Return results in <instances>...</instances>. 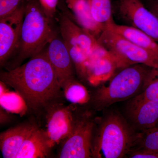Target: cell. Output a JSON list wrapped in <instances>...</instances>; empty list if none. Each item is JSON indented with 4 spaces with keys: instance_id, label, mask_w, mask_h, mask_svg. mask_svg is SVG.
<instances>
[{
    "instance_id": "cell-1",
    "label": "cell",
    "mask_w": 158,
    "mask_h": 158,
    "mask_svg": "<svg viewBox=\"0 0 158 158\" xmlns=\"http://www.w3.org/2000/svg\"><path fill=\"white\" fill-rule=\"evenodd\" d=\"M1 81L19 94L29 110L35 113L61 102L63 95L55 69L46 50L31 57L23 65L1 72Z\"/></svg>"
},
{
    "instance_id": "cell-2",
    "label": "cell",
    "mask_w": 158,
    "mask_h": 158,
    "mask_svg": "<svg viewBox=\"0 0 158 158\" xmlns=\"http://www.w3.org/2000/svg\"><path fill=\"white\" fill-rule=\"evenodd\" d=\"M54 34L52 19L44 11L39 0H27L19 42L14 54L16 57L10 69L44 49Z\"/></svg>"
},
{
    "instance_id": "cell-3",
    "label": "cell",
    "mask_w": 158,
    "mask_h": 158,
    "mask_svg": "<svg viewBox=\"0 0 158 158\" xmlns=\"http://www.w3.org/2000/svg\"><path fill=\"white\" fill-rule=\"evenodd\" d=\"M138 136L120 115L108 114L102 118L94 135L92 157H123L131 150Z\"/></svg>"
},
{
    "instance_id": "cell-4",
    "label": "cell",
    "mask_w": 158,
    "mask_h": 158,
    "mask_svg": "<svg viewBox=\"0 0 158 158\" xmlns=\"http://www.w3.org/2000/svg\"><path fill=\"white\" fill-rule=\"evenodd\" d=\"M151 68L138 64L122 69L95 91L92 98L94 107L101 110L138 95Z\"/></svg>"
},
{
    "instance_id": "cell-5",
    "label": "cell",
    "mask_w": 158,
    "mask_h": 158,
    "mask_svg": "<svg viewBox=\"0 0 158 158\" xmlns=\"http://www.w3.org/2000/svg\"><path fill=\"white\" fill-rule=\"evenodd\" d=\"M97 40L116 59L118 69L138 64L158 68L157 58L110 29H104Z\"/></svg>"
},
{
    "instance_id": "cell-6",
    "label": "cell",
    "mask_w": 158,
    "mask_h": 158,
    "mask_svg": "<svg viewBox=\"0 0 158 158\" xmlns=\"http://www.w3.org/2000/svg\"><path fill=\"white\" fill-rule=\"evenodd\" d=\"M95 124L88 117L77 118L72 132L62 141L58 157H92V143Z\"/></svg>"
},
{
    "instance_id": "cell-7",
    "label": "cell",
    "mask_w": 158,
    "mask_h": 158,
    "mask_svg": "<svg viewBox=\"0 0 158 158\" xmlns=\"http://www.w3.org/2000/svg\"><path fill=\"white\" fill-rule=\"evenodd\" d=\"M118 15L158 43V18L140 0H118Z\"/></svg>"
},
{
    "instance_id": "cell-8",
    "label": "cell",
    "mask_w": 158,
    "mask_h": 158,
    "mask_svg": "<svg viewBox=\"0 0 158 158\" xmlns=\"http://www.w3.org/2000/svg\"><path fill=\"white\" fill-rule=\"evenodd\" d=\"M26 3L12 14L0 19V63L1 66L14 56L20 37Z\"/></svg>"
},
{
    "instance_id": "cell-9",
    "label": "cell",
    "mask_w": 158,
    "mask_h": 158,
    "mask_svg": "<svg viewBox=\"0 0 158 158\" xmlns=\"http://www.w3.org/2000/svg\"><path fill=\"white\" fill-rule=\"evenodd\" d=\"M46 131L53 147L62 142L72 132L77 118L71 108L58 102L51 105L45 111Z\"/></svg>"
},
{
    "instance_id": "cell-10",
    "label": "cell",
    "mask_w": 158,
    "mask_h": 158,
    "mask_svg": "<svg viewBox=\"0 0 158 158\" xmlns=\"http://www.w3.org/2000/svg\"><path fill=\"white\" fill-rule=\"evenodd\" d=\"M118 69L116 59L99 44L88 55L86 81L97 86L110 80Z\"/></svg>"
},
{
    "instance_id": "cell-11",
    "label": "cell",
    "mask_w": 158,
    "mask_h": 158,
    "mask_svg": "<svg viewBox=\"0 0 158 158\" xmlns=\"http://www.w3.org/2000/svg\"><path fill=\"white\" fill-rule=\"evenodd\" d=\"M46 52L62 88L66 82L74 78V66L66 44L55 33Z\"/></svg>"
},
{
    "instance_id": "cell-12",
    "label": "cell",
    "mask_w": 158,
    "mask_h": 158,
    "mask_svg": "<svg viewBox=\"0 0 158 158\" xmlns=\"http://www.w3.org/2000/svg\"><path fill=\"white\" fill-rule=\"evenodd\" d=\"M59 28L61 37L65 43L78 47L88 55L99 45L89 31L77 25L66 15L60 17Z\"/></svg>"
},
{
    "instance_id": "cell-13",
    "label": "cell",
    "mask_w": 158,
    "mask_h": 158,
    "mask_svg": "<svg viewBox=\"0 0 158 158\" xmlns=\"http://www.w3.org/2000/svg\"><path fill=\"white\" fill-rule=\"evenodd\" d=\"M128 115L133 124L146 131L154 128L158 124V101L135 97L130 103Z\"/></svg>"
},
{
    "instance_id": "cell-14",
    "label": "cell",
    "mask_w": 158,
    "mask_h": 158,
    "mask_svg": "<svg viewBox=\"0 0 158 158\" xmlns=\"http://www.w3.org/2000/svg\"><path fill=\"white\" fill-rule=\"evenodd\" d=\"M26 123L7 130L0 135V148L4 158H15L26 139L38 128Z\"/></svg>"
},
{
    "instance_id": "cell-15",
    "label": "cell",
    "mask_w": 158,
    "mask_h": 158,
    "mask_svg": "<svg viewBox=\"0 0 158 158\" xmlns=\"http://www.w3.org/2000/svg\"><path fill=\"white\" fill-rule=\"evenodd\" d=\"M52 147L46 131L38 127L26 139L15 158L48 157Z\"/></svg>"
},
{
    "instance_id": "cell-16",
    "label": "cell",
    "mask_w": 158,
    "mask_h": 158,
    "mask_svg": "<svg viewBox=\"0 0 158 158\" xmlns=\"http://www.w3.org/2000/svg\"><path fill=\"white\" fill-rule=\"evenodd\" d=\"M105 28H109L114 31L137 46L148 52L158 59V43L144 32L132 26L120 25L115 22Z\"/></svg>"
},
{
    "instance_id": "cell-17",
    "label": "cell",
    "mask_w": 158,
    "mask_h": 158,
    "mask_svg": "<svg viewBox=\"0 0 158 158\" xmlns=\"http://www.w3.org/2000/svg\"><path fill=\"white\" fill-rule=\"evenodd\" d=\"M73 13L78 25L87 30L96 39L104 30L94 19L87 0H64Z\"/></svg>"
},
{
    "instance_id": "cell-18",
    "label": "cell",
    "mask_w": 158,
    "mask_h": 158,
    "mask_svg": "<svg viewBox=\"0 0 158 158\" xmlns=\"http://www.w3.org/2000/svg\"><path fill=\"white\" fill-rule=\"evenodd\" d=\"M1 107L9 113L23 115L28 110L27 106L22 97L17 92L9 91L6 88V85L0 82Z\"/></svg>"
},
{
    "instance_id": "cell-19",
    "label": "cell",
    "mask_w": 158,
    "mask_h": 158,
    "mask_svg": "<svg viewBox=\"0 0 158 158\" xmlns=\"http://www.w3.org/2000/svg\"><path fill=\"white\" fill-rule=\"evenodd\" d=\"M94 19L104 29L114 23L111 0H87Z\"/></svg>"
},
{
    "instance_id": "cell-20",
    "label": "cell",
    "mask_w": 158,
    "mask_h": 158,
    "mask_svg": "<svg viewBox=\"0 0 158 158\" xmlns=\"http://www.w3.org/2000/svg\"><path fill=\"white\" fill-rule=\"evenodd\" d=\"M62 89L65 98L72 103L83 105L90 101V97L87 88L74 78L66 82Z\"/></svg>"
},
{
    "instance_id": "cell-21",
    "label": "cell",
    "mask_w": 158,
    "mask_h": 158,
    "mask_svg": "<svg viewBox=\"0 0 158 158\" xmlns=\"http://www.w3.org/2000/svg\"><path fill=\"white\" fill-rule=\"evenodd\" d=\"M78 76L86 80L88 55L78 47L65 43Z\"/></svg>"
},
{
    "instance_id": "cell-22",
    "label": "cell",
    "mask_w": 158,
    "mask_h": 158,
    "mask_svg": "<svg viewBox=\"0 0 158 158\" xmlns=\"http://www.w3.org/2000/svg\"><path fill=\"white\" fill-rule=\"evenodd\" d=\"M139 98L158 101V68H151L144 81Z\"/></svg>"
},
{
    "instance_id": "cell-23",
    "label": "cell",
    "mask_w": 158,
    "mask_h": 158,
    "mask_svg": "<svg viewBox=\"0 0 158 158\" xmlns=\"http://www.w3.org/2000/svg\"><path fill=\"white\" fill-rule=\"evenodd\" d=\"M139 148L147 150L158 153V128L156 127L146 131L142 135H139Z\"/></svg>"
},
{
    "instance_id": "cell-24",
    "label": "cell",
    "mask_w": 158,
    "mask_h": 158,
    "mask_svg": "<svg viewBox=\"0 0 158 158\" xmlns=\"http://www.w3.org/2000/svg\"><path fill=\"white\" fill-rule=\"evenodd\" d=\"M27 0H0V19L12 14Z\"/></svg>"
},
{
    "instance_id": "cell-25",
    "label": "cell",
    "mask_w": 158,
    "mask_h": 158,
    "mask_svg": "<svg viewBox=\"0 0 158 158\" xmlns=\"http://www.w3.org/2000/svg\"><path fill=\"white\" fill-rule=\"evenodd\" d=\"M39 1L46 14L52 19L56 12L59 0H39Z\"/></svg>"
},
{
    "instance_id": "cell-26",
    "label": "cell",
    "mask_w": 158,
    "mask_h": 158,
    "mask_svg": "<svg viewBox=\"0 0 158 158\" xmlns=\"http://www.w3.org/2000/svg\"><path fill=\"white\" fill-rule=\"evenodd\" d=\"M129 154V157L131 158H158V153L141 148L131 150Z\"/></svg>"
},
{
    "instance_id": "cell-27",
    "label": "cell",
    "mask_w": 158,
    "mask_h": 158,
    "mask_svg": "<svg viewBox=\"0 0 158 158\" xmlns=\"http://www.w3.org/2000/svg\"><path fill=\"white\" fill-rule=\"evenodd\" d=\"M8 111L3 109L2 107L0 108V114H1V124L3 125L10 121L11 118V116L8 113Z\"/></svg>"
},
{
    "instance_id": "cell-28",
    "label": "cell",
    "mask_w": 158,
    "mask_h": 158,
    "mask_svg": "<svg viewBox=\"0 0 158 158\" xmlns=\"http://www.w3.org/2000/svg\"><path fill=\"white\" fill-rule=\"evenodd\" d=\"M148 9L158 18V0H150Z\"/></svg>"
},
{
    "instance_id": "cell-29",
    "label": "cell",
    "mask_w": 158,
    "mask_h": 158,
    "mask_svg": "<svg viewBox=\"0 0 158 158\" xmlns=\"http://www.w3.org/2000/svg\"><path fill=\"white\" fill-rule=\"evenodd\" d=\"M157 128H158V124H157V125L156 127Z\"/></svg>"
}]
</instances>
